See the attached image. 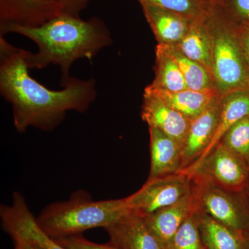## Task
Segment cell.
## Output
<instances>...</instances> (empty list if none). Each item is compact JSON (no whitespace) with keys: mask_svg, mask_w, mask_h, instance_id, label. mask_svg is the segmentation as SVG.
I'll return each instance as SVG.
<instances>
[{"mask_svg":"<svg viewBox=\"0 0 249 249\" xmlns=\"http://www.w3.org/2000/svg\"><path fill=\"white\" fill-rule=\"evenodd\" d=\"M62 9V14L79 17L80 13L87 7L89 0H57Z\"/></svg>","mask_w":249,"mask_h":249,"instance_id":"484cf974","label":"cell"},{"mask_svg":"<svg viewBox=\"0 0 249 249\" xmlns=\"http://www.w3.org/2000/svg\"><path fill=\"white\" fill-rule=\"evenodd\" d=\"M168 249H206L201 239L196 213L183 223L170 241Z\"/></svg>","mask_w":249,"mask_h":249,"instance_id":"603a6c76","label":"cell"},{"mask_svg":"<svg viewBox=\"0 0 249 249\" xmlns=\"http://www.w3.org/2000/svg\"><path fill=\"white\" fill-rule=\"evenodd\" d=\"M246 239V249H249V232H245Z\"/></svg>","mask_w":249,"mask_h":249,"instance_id":"f546056e","label":"cell"},{"mask_svg":"<svg viewBox=\"0 0 249 249\" xmlns=\"http://www.w3.org/2000/svg\"><path fill=\"white\" fill-rule=\"evenodd\" d=\"M145 89L191 121L201 114L214 98L220 95L216 89L194 90L187 88L181 91H168L158 89L151 85H147Z\"/></svg>","mask_w":249,"mask_h":249,"instance_id":"9a60e30c","label":"cell"},{"mask_svg":"<svg viewBox=\"0 0 249 249\" xmlns=\"http://www.w3.org/2000/svg\"><path fill=\"white\" fill-rule=\"evenodd\" d=\"M105 230L109 243L118 249H168L149 229L143 218L130 211Z\"/></svg>","mask_w":249,"mask_h":249,"instance_id":"8fae6325","label":"cell"},{"mask_svg":"<svg viewBox=\"0 0 249 249\" xmlns=\"http://www.w3.org/2000/svg\"><path fill=\"white\" fill-rule=\"evenodd\" d=\"M209 16L193 21L182 40L174 46L183 55L202 65L212 76V44L209 26Z\"/></svg>","mask_w":249,"mask_h":249,"instance_id":"e0dca14e","label":"cell"},{"mask_svg":"<svg viewBox=\"0 0 249 249\" xmlns=\"http://www.w3.org/2000/svg\"><path fill=\"white\" fill-rule=\"evenodd\" d=\"M196 216L206 249H246L245 232L218 222L199 209Z\"/></svg>","mask_w":249,"mask_h":249,"instance_id":"2e32d148","label":"cell"},{"mask_svg":"<svg viewBox=\"0 0 249 249\" xmlns=\"http://www.w3.org/2000/svg\"><path fill=\"white\" fill-rule=\"evenodd\" d=\"M15 249H41L29 242L17 241L15 242Z\"/></svg>","mask_w":249,"mask_h":249,"instance_id":"83f0119b","label":"cell"},{"mask_svg":"<svg viewBox=\"0 0 249 249\" xmlns=\"http://www.w3.org/2000/svg\"><path fill=\"white\" fill-rule=\"evenodd\" d=\"M248 116L249 90L234 91L222 96V110L213 139L198 160L207 155L219 143L226 132L236 123Z\"/></svg>","mask_w":249,"mask_h":249,"instance_id":"ac0fdd59","label":"cell"},{"mask_svg":"<svg viewBox=\"0 0 249 249\" xmlns=\"http://www.w3.org/2000/svg\"><path fill=\"white\" fill-rule=\"evenodd\" d=\"M140 4L153 5L178 13L192 20L207 17L214 8V0H137Z\"/></svg>","mask_w":249,"mask_h":249,"instance_id":"44dd1931","label":"cell"},{"mask_svg":"<svg viewBox=\"0 0 249 249\" xmlns=\"http://www.w3.org/2000/svg\"><path fill=\"white\" fill-rule=\"evenodd\" d=\"M150 133V169L147 179L179 173L181 147L176 141L160 129L148 127Z\"/></svg>","mask_w":249,"mask_h":249,"instance_id":"5bb4252c","label":"cell"},{"mask_svg":"<svg viewBox=\"0 0 249 249\" xmlns=\"http://www.w3.org/2000/svg\"><path fill=\"white\" fill-rule=\"evenodd\" d=\"M249 167V116L236 123L219 142Z\"/></svg>","mask_w":249,"mask_h":249,"instance_id":"7402d4cb","label":"cell"},{"mask_svg":"<svg viewBox=\"0 0 249 249\" xmlns=\"http://www.w3.org/2000/svg\"><path fill=\"white\" fill-rule=\"evenodd\" d=\"M222 96L214 98L209 107L191 121L181 148V170L197 160L209 147L217 129L222 110Z\"/></svg>","mask_w":249,"mask_h":249,"instance_id":"9c48e42d","label":"cell"},{"mask_svg":"<svg viewBox=\"0 0 249 249\" xmlns=\"http://www.w3.org/2000/svg\"><path fill=\"white\" fill-rule=\"evenodd\" d=\"M214 8L236 29L249 25V0H214Z\"/></svg>","mask_w":249,"mask_h":249,"instance_id":"cb8c5ba5","label":"cell"},{"mask_svg":"<svg viewBox=\"0 0 249 249\" xmlns=\"http://www.w3.org/2000/svg\"><path fill=\"white\" fill-rule=\"evenodd\" d=\"M27 53L0 36V93L12 106L19 133L30 127L52 130L67 111L82 113L89 109L98 94L94 79L71 76L61 85L62 89H49L29 75Z\"/></svg>","mask_w":249,"mask_h":249,"instance_id":"6da1fadb","label":"cell"},{"mask_svg":"<svg viewBox=\"0 0 249 249\" xmlns=\"http://www.w3.org/2000/svg\"><path fill=\"white\" fill-rule=\"evenodd\" d=\"M192 183L198 209L228 227L249 232V204L244 190L229 191L203 181Z\"/></svg>","mask_w":249,"mask_h":249,"instance_id":"8992f818","label":"cell"},{"mask_svg":"<svg viewBox=\"0 0 249 249\" xmlns=\"http://www.w3.org/2000/svg\"><path fill=\"white\" fill-rule=\"evenodd\" d=\"M176 62L182 73L188 89H215L213 80L209 71L200 64L183 55L174 45H162Z\"/></svg>","mask_w":249,"mask_h":249,"instance_id":"ffe728a7","label":"cell"},{"mask_svg":"<svg viewBox=\"0 0 249 249\" xmlns=\"http://www.w3.org/2000/svg\"><path fill=\"white\" fill-rule=\"evenodd\" d=\"M141 6L156 40L160 45L178 44L186 36L193 22L182 15L158 6L145 4Z\"/></svg>","mask_w":249,"mask_h":249,"instance_id":"4fadbf2b","label":"cell"},{"mask_svg":"<svg viewBox=\"0 0 249 249\" xmlns=\"http://www.w3.org/2000/svg\"><path fill=\"white\" fill-rule=\"evenodd\" d=\"M244 191H245L246 196H247V200H248L249 204V175L248 180H247V184H246V186L245 189H244Z\"/></svg>","mask_w":249,"mask_h":249,"instance_id":"f1b7e54d","label":"cell"},{"mask_svg":"<svg viewBox=\"0 0 249 249\" xmlns=\"http://www.w3.org/2000/svg\"><path fill=\"white\" fill-rule=\"evenodd\" d=\"M198 202L192 191L178 202L143 216L147 227L168 249L170 241L188 218L196 213Z\"/></svg>","mask_w":249,"mask_h":249,"instance_id":"7c38bea8","label":"cell"},{"mask_svg":"<svg viewBox=\"0 0 249 249\" xmlns=\"http://www.w3.org/2000/svg\"><path fill=\"white\" fill-rule=\"evenodd\" d=\"M142 119L178 142L182 148L191 120L147 89L144 90Z\"/></svg>","mask_w":249,"mask_h":249,"instance_id":"30bf717a","label":"cell"},{"mask_svg":"<svg viewBox=\"0 0 249 249\" xmlns=\"http://www.w3.org/2000/svg\"><path fill=\"white\" fill-rule=\"evenodd\" d=\"M9 33L24 36L37 45L36 53L27 51L26 62L29 69L41 70L57 65L61 71V85L71 77L73 62L80 58L91 61L112 43L106 23L96 17L85 20L62 14L39 27L9 28L6 34Z\"/></svg>","mask_w":249,"mask_h":249,"instance_id":"7a4b0ae2","label":"cell"},{"mask_svg":"<svg viewBox=\"0 0 249 249\" xmlns=\"http://www.w3.org/2000/svg\"><path fill=\"white\" fill-rule=\"evenodd\" d=\"M0 217L3 229L14 242H29L41 249H66L39 226L27 201L19 192L13 194L11 204L1 205Z\"/></svg>","mask_w":249,"mask_h":249,"instance_id":"ba28073f","label":"cell"},{"mask_svg":"<svg viewBox=\"0 0 249 249\" xmlns=\"http://www.w3.org/2000/svg\"><path fill=\"white\" fill-rule=\"evenodd\" d=\"M55 240L66 249H118L109 242L105 245L94 243L80 235L62 237Z\"/></svg>","mask_w":249,"mask_h":249,"instance_id":"d4e9b609","label":"cell"},{"mask_svg":"<svg viewBox=\"0 0 249 249\" xmlns=\"http://www.w3.org/2000/svg\"><path fill=\"white\" fill-rule=\"evenodd\" d=\"M155 78L152 86L168 91L187 89V85L179 68L163 45L158 44L155 49Z\"/></svg>","mask_w":249,"mask_h":249,"instance_id":"d6986e66","label":"cell"},{"mask_svg":"<svg viewBox=\"0 0 249 249\" xmlns=\"http://www.w3.org/2000/svg\"><path fill=\"white\" fill-rule=\"evenodd\" d=\"M193 183L188 175L171 174L147 179L142 188L125 198L130 212L143 217L171 206L188 196Z\"/></svg>","mask_w":249,"mask_h":249,"instance_id":"52a82bcc","label":"cell"},{"mask_svg":"<svg viewBox=\"0 0 249 249\" xmlns=\"http://www.w3.org/2000/svg\"><path fill=\"white\" fill-rule=\"evenodd\" d=\"M237 36H238L239 40H240L241 47L247 64L249 67V25L247 27L240 28V29H236Z\"/></svg>","mask_w":249,"mask_h":249,"instance_id":"4316f807","label":"cell"},{"mask_svg":"<svg viewBox=\"0 0 249 249\" xmlns=\"http://www.w3.org/2000/svg\"><path fill=\"white\" fill-rule=\"evenodd\" d=\"M129 212L125 198L93 201L79 191L67 201L46 206L36 218L39 226L54 240L80 235L95 228H106Z\"/></svg>","mask_w":249,"mask_h":249,"instance_id":"3957f363","label":"cell"},{"mask_svg":"<svg viewBox=\"0 0 249 249\" xmlns=\"http://www.w3.org/2000/svg\"><path fill=\"white\" fill-rule=\"evenodd\" d=\"M180 172L188 175L192 181L209 182L229 191H241L247 184L249 167L219 142L207 155Z\"/></svg>","mask_w":249,"mask_h":249,"instance_id":"5b68a950","label":"cell"},{"mask_svg":"<svg viewBox=\"0 0 249 249\" xmlns=\"http://www.w3.org/2000/svg\"><path fill=\"white\" fill-rule=\"evenodd\" d=\"M212 44V78L221 96L249 90V67L235 28L214 8L209 17Z\"/></svg>","mask_w":249,"mask_h":249,"instance_id":"277c9868","label":"cell"}]
</instances>
